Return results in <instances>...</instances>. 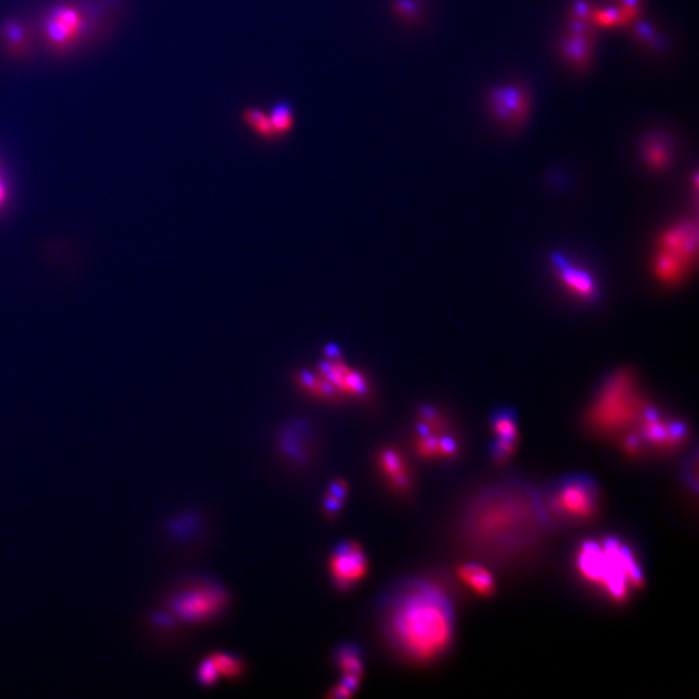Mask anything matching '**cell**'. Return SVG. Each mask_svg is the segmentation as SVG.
I'll return each instance as SVG.
<instances>
[{"instance_id":"obj_23","label":"cell","mask_w":699,"mask_h":699,"mask_svg":"<svg viewBox=\"0 0 699 699\" xmlns=\"http://www.w3.org/2000/svg\"><path fill=\"white\" fill-rule=\"evenodd\" d=\"M210 662L213 663L215 670H217L219 677H226V679H239L243 676L245 671V665L243 659L235 657V655L228 653H213L209 657Z\"/></svg>"},{"instance_id":"obj_27","label":"cell","mask_w":699,"mask_h":699,"mask_svg":"<svg viewBox=\"0 0 699 699\" xmlns=\"http://www.w3.org/2000/svg\"><path fill=\"white\" fill-rule=\"evenodd\" d=\"M595 23L604 26L627 24L621 8H608V10L592 13Z\"/></svg>"},{"instance_id":"obj_8","label":"cell","mask_w":699,"mask_h":699,"mask_svg":"<svg viewBox=\"0 0 699 699\" xmlns=\"http://www.w3.org/2000/svg\"><path fill=\"white\" fill-rule=\"evenodd\" d=\"M315 372L327 380L342 398H367L371 391L368 377L358 369L350 367L342 358L323 360Z\"/></svg>"},{"instance_id":"obj_5","label":"cell","mask_w":699,"mask_h":699,"mask_svg":"<svg viewBox=\"0 0 699 699\" xmlns=\"http://www.w3.org/2000/svg\"><path fill=\"white\" fill-rule=\"evenodd\" d=\"M487 103L494 120L508 130L520 129L529 116V94L520 83L494 87L490 91Z\"/></svg>"},{"instance_id":"obj_31","label":"cell","mask_w":699,"mask_h":699,"mask_svg":"<svg viewBox=\"0 0 699 699\" xmlns=\"http://www.w3.org/2000/svg\"><path fill=\"white\" fill-rule=\"evenodd\" d=\"M640 438L636 437V435H631L630 438L627 439L626 442V448L627 451L630 452H639L640 451Z\"/></svg>"},{"instance_id":"obj_28","label":"cell","mask_w":699,"mask_h":699,"mask_svg":"<svg viewBox=\"0 0 699 699\" xmlns=\"http://www.w3.org/2000/svg\"><path fill=\"white\" fill-rule=\"evenodd\" d=\"M197 679H199L202 685H206V687L214 685L219 680L218 672L215 670L213 663L210 662L208 657H206L204 661L201 662L199 668H197Z\"/></svg>"},{"instance_id":"obj_2","label":"cell","mask_w":699,"mask_h":699,"mask_svg":"<svg viewBox=\"0 0 699 699\" xmlns=\"http://www.w3.org/2000/svg\"><path fill=\"white\" fill-rule=\"evenodd\" d=\"M577 564L580 574L614 601L626 600L631 589L643 586V573L635 556L618 540L584 543Z\"/></svg>"},{"instance_id":"obj_14","label":"cell","mask_w":699,"mask_h":699,"mask_svg":"<svg viewBox=\"0 0 699 699\" xmlns=\"http://www.w3.org/2000/svg\"><path fill=\"white\" fill-rule=\"evenodd\" d=\"M416 451L424 459H451L457 454V443L442 433L420 435L416 438Z\"/></svg>"},{"instance_id":"obj_19","label":"cell","mask_w":699,"mask_h":699,"mask_svg":"<svg viewBox=\"0 0 699 699\" xmlns=\"http://www.w3.org/2000/svg\"><path fill=\"white\" fill-rule=\"evenodd\" d=\"M459 577L472 589L473 592L481 596H490L494 592L495 580L486 567L476 564H468L460 567Z\"/></svg>"},{"instance_id":"obj_26","label":"cell","mask_w":699,"mask_h":699,"mask_svg":"<svg viewBox=\"0 0 699 699\" xmlns=\"http://www.w3.org/2000/svg\"><path fill=\"white\" fill-rule=\"evenodd\" d=\"M633 35H635L643 45L653 48L655 51L665 48V41H663L661 35L655 32L653 26L650 24H636L633 26Z\"/></svg>"},{"instance_id":"obj_24","label":"cell","mask_w":699,"mask_h":699,"mask_svg":"<svg viewBox=\"0 0 699 699\" xmlns=\"http://www.w3.org/2000/svg\"><path fill=\"white\" fill-rule=\"evenodd\" d=\"M683 259L674 256L671 253H662L657 261V274L662 279L674 281L679 278L681 270H683Z\"/></svg>"},{"instance_id":"obj_3","label":"cell","mask_w":699,"mask_h":699,"mask_svg":"<svg viewBox=\"0 0 699 699\" xmlns=\"http://www.w3.org/2000/svg\"><path fill=\"white\" fill-rule=\"evenodd\" d=\"M487 504L479 505L473 521V535L479 540L500 543L511 542L514 538H520L523 529L530 525L531 507L529 501L520 498L512 500L511 496L496 495L486 501Z\"/></svg>"},{"instance_id":"obj_29","label":"cell","mask_w":699,"mask_h":699,"mask_svg":"<svg viewBox=\"0 0 699 699\" xmlns=\"http://www.w3.org/2000/svg\"><path fill=\"white\" fill-rule=\"evenodd\" d=\"M592 7L587 0H577L571 8V19L591 21Z\"/></svg>"},{"instance_id":"obj_18","label":"cell","mask_w":699,"mask_h":699,"mask_svg":"<svg viewBox=\"0 0 699 699\" xmlns=\"http://www.w3.org/2000/svg\"><path fill=\"white\" fill-rule=\"evenodd\" d=\"M294 380H296L298 388L305 391L310 397L325 400V402H338V400L344 399L327 380H324V378L316 372H297Z\"/></svg>"},{"instance_id":"obj_1","label":"cell","mask_w":699,"mask_h":699,"mask_svg":"<svg viewBox=\"0 0 699 699\" xmlns=\"http://www.w3.org/2000/svg\"><path fill=\"white\" fill-rule=\"evenodd\" d=\"M454 611L437 584L415 582L403 587L386 608L385 630L404 657L430 662L441 657L454 637Z\"/></svg>"},{"instance_id":"obj_20","label":"cell","mask_w":699,"mask_h":699,"mask_svg":"<svg viewBox=\"0 0 699 699\" xmlns=\"http://www.w3.org/2000/svg\"><path fill=\"white\" fill-rule=\"evenodd\" d=\"M496 434V446L516 448L518 441L516 417L513 412L503 410L496 412L492 419Z\"/></svg>"},{"instance_id":"obj_13","label":"cell","mask_w":699,"mask_h":699,"mask_svg":"<svg viewBox=\"0 0 699 699\" xmlns=\"http://www.w3.org/2000/svg\"><path fill=\"white\" fill-rule=\"evenodd\" d=\"M662 245L665 252L674 254L683 261H689L697 249L696 227L692 224H681L663 236Z\"/></svg>"},{"instance_id":"obj_30","label":"cell","mask_w":699,"mask_h":699,"mask_svg":"<svg viewBox=\"0 0 699 699\" xmlns=\"http://www.w3.org/2000/svg\"><path fill=\"white\" fill-rule=\"evenodd\" d=\"M569 33L593 38V28L589 21L570 19Z\"/></svg>"},{"instance_id":"obj_16","label":"cell","mask_w":699,"mask_h":699,"mask_svg":"<svg viewBox=\"0 0 699 699\" xmlns=\"http://www.w3.org/2000/svg\"><path fill=\"white\" fill-rule=\"evenodd\" d=\"M593 38L567 33L560 42L562 57L577 69H586L591 61Z\"/></svg>"},{"instance_id":"obj_6","label":"cell","mask_w":699,"mask_h":699,"mask_svg":"<svg viewBox=\"0 0 699 699\" xmlns=\"http://www.w3.org/2000/svg\"><path fill=\"white\" fill-rule=\"evenodd\" d=\"M552 503L557 513L575 520H586L596 511V486L584 478L570 479L558 487Z\"/></svg>"},{"instance_id":"obj_17","label":"cell","mask_w":699,"mask_h":699,"mask_svg":"<svg viewBox=\"0 0 699 699\" xmlns=\"http://www.w3.org/2000/svg\"><path fill=\"white\" fill-rule=\"evenodd\" d=\"M336 661L338 668L344 675L342 685L354 692L359 687L364 672L363 661L358 648L351 645L342 646V648L337 650Z\"/></svg>"},{"instance_id":"obj_11","label":"cell","mask_w":699,"mask_h":699,"mask_svg":"<svg viewBox=\"0 0 699 699\" xmlns=\"http://www.w3.org/2000/svg\"><path fill=\"white\" fill-rule=\"evenodd\" d=\"M378 469L390 489L404 494L411 489L412 478L406 459L393 447L382 448L377 455Z\"/></svg>"},{"instance_id":"obj_12","label":"cell","mask_w":699,"mask_h":699,"mask_svg":"<svg viewBox=\"0 0 699 699\" xmlns=\"http://www.w3.org/2000/svg\"><path fill=\"white\" fill-rule=\"evenodd\" d=\"M687 429L680 422H663L653 408L646 410L643 417V435L645 441L657 447L671 448L683 442Z\"/></svg>"},{"instance_id":"obj_7","label":"cell","mask_w":699,"mask_h":699,"mask_svg":"<svg viewBox=\"0 0 699 699\" xmlns=\"http://www.w3.org/2000/svg\"><path fill=\"white\" fill-rule=\"evenodd\" d=\"M369 564L366 553L358 543L338 545L329 558V573L334 584L341 589L354 587L367 577Z\"/></svg>"},{"instance_id":"obj_25","label":"cell","mask_w":699,"mask_h":699,"mask_svg":"<svg viewBox=\"0 0 699 699\" xmlns=\"http://www.w3.org/2000/svg\"><path fill=\"white\" fill-rule=\"evenodd\" d=\"M391 10L400 20L410 24L417 23L421 16V8L417 0H393Z\"/></svg>"},{"instance_id":"obj_4","label":"cell","mask_w":699,"mask_h":699,"mask_svg":"<svg viewBox=\"0 0 699 699\" xmlns=\"http://www.w3.org/2000/svg\"><path fill=\"white\" fill-rule=\"evenodd\" d=\"M228 605L226 591L218 584L201 582L183 588L171 599L174 617L184 623H205L211 621Z\"/></svg>"},{"instance_id":"obj_9","label":"cell","mask_w":699,"mask_h":699,"mask_svg":"<svg viewBox=\"0 0 699 699\" xmlns=\"http://www.w3.org/2000/svg\"><path fill=\"white\" fill-rule=\"evenodd\" d=\"M635 406L630 395L622 394L619 390H611L601 398L599 406L593 415V421L602 429H614L626 425L635 417Z\"/></svg>"},{"instance_id":"obj_21","label":"cell","mask_w":699,"mask_h":699,"mask_svg":"<svg viewBox=\"0 0 699 699\" xmlns=\"http://www.w3.org/2000/svg\"><path fill=\"white\" fill-rule=\"evenodd\" d=\"M241 118L246 126L253 131L258 138L265 140H276L274 127L271 125L268 113L261 111L259 108H246L241 113Z\"/></svg>"},{"instance_id":"obj_22","label":"cell","mask_w":699,"mask_h":699,"mask_svg":"<svg viewBox=\"0 0 699 699\" xmlns=\"http://www.w3.org/2000/svg\"><path fill=\"white\" fill-rule=\"evenodd\" d=\"M268 117H270L271 125L274 127L276 138L278 139L292 133L294 125H296V117H294L292 105L287 103V101L275 104L271 108L270 113H268Z\"/></svg>"},{"instance_id":"obj_10","label":"cell","mask_w":699,"mask_h":699,"mask_svg":"<svg viewBox=\"0 0 699 699\" xmlns=\"http://www.w3.org/2000/svg\"><path fill=\"white\" fill-rule=\"evenodd\" d=\"M551 259L562 283L566 285L570 292H573L575 296L582 298L584 301L596 300L597 296H599V289H597L595 280L591 278L588 272L573 266V263L567 261V258L561 256L560 253H553Z\"/></svg>"},{"instance_id":"obj_32","label":"cell","mask_w":699,"mask_h":699,"mask_svg":"<svg viewBox=\"0 0 699 699\" xmlns=\"http://www.w3.org/2000/svg\"><path fill=\"white\" fill-rule=\"evenodd\" d=\"M0 196H2V192H0Z\"/></svg>"},{"instance_id":"obj_15","label":"cell","mask_w":699,"mask_h":699,"mask_svg":"<svg viewBox=\"0 0 699 699\" xmlns=\"http://www.w3.org/2000/svg\"><path fill=\"white\" fill-rule=\"evenodd\" d=\"M644 161L653 169H663L671 160L672 142L670 136L662 131H654L641 144Z\"/></svg>"}]
</instances>
